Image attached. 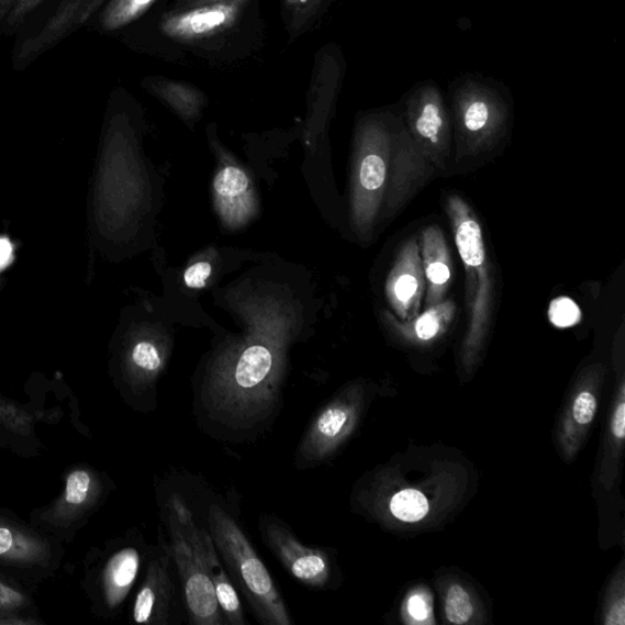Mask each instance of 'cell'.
Instances as JSON below:
<instances>
[{"label": "cell", "mask_w": 625, "mask_h": 625, "mask_svg": "<svg viewBox=\"0 0 625 625\" xmlns=\"http://www.w3.org/2000/svg\"><path fill=\"white\" fill-rule=\"evenodd\" d=\"M601 617L605 625H624L625 623V572L623 562L617 573L610 581L605 599H603Z\"/></svg>", "instance_id": "d4e9b609"}, {"label": "cell", "mask_w": 625, "mask_h": 625, "mask_svg": "<svg viewBox=\"0 0 625 625\" xmlns=\"http://www.w3.org/2000/svg\"><path fill=\"white\" fill-rule=\"evenodd\" d=\"M200 542L208 574H210L213 583L224 625H246L247 621L238 592L222 563L221 555H219L208 529L201 528Z\"/></svg>", "instance_id": "5bb4252c"}, {"label": "cell", "mask_w": 625, "mask_h": 625, "mask_svg": "<svg viewBox=\"0 0 625 625\" xmlns=\"http://www.w3.org/2000/svg\"><path fill=\"white\" fill-rule=\"evenodd\" d=\"M280 5L290 43L310 34L323 20L320 0H280Z\"/></svg>", "instance_id": "603a6c76"}, {"label": "cell", "mask_w": 625, "mask_h": 625, "mask_svg": "<svg viewBox=\"0 0 625 625\" xmlns=\"http://www.w3.org/2000/svg\"><path fill=\"white\" fill-rule=\"evenodd\" d=\"M141 85L188 122L199 119L208 103V97L200 87L188 81L163 75H149L142 79Z\"/></svg>", "instance_id": "2e32d148"}, {"label": "cell", "mask_w": 625, "mask_h": 625, "mask_svg": "<svg viewBox=\"0 0 625 625\" xmlns=\"http://www.w3.org/2000/svg\"><path fill=\"white\" fill-rule=\"evenodd\" d=\"M444 122L440 111L434 104H426L418 120H416V133L427 142L429 150H440V133Z\"/></svg>", "instance_id": "484cf974"}, {"label": "cell", "mask_w": 625, "mask_h": 625, "mask_svg": "<svg viewBox=\"0 0 625 625\" xmlns=\"http://www.w3.org/2000/svg\"><path fill=\"white\" fill-rule=\"evenodd\" d=\"M404 616L409 623H429L433 617L431 596L423 591L413 592L404 602Z\"/></svg>", "instance_id": "83f0119b"}, {"label": "cell", "mask_w": 625, "mask_h": 625, "mask_svg": "<svg viewBox=\"0 0 625 625\" xmlns=\"http://www.w3.org/2000/svg\"><path fill=\"white\" fill-rule=\"evenodd\" d=\"M13 534L7 528H0V556L10 551L13 546Z\"/></svg>", "instance_id": "e575fe53"}, {"label": "cell", "mask_w": 625, "mask_h": 625, "mask_svg": "<svg viewBox=\"0 0 625 625\" xmlns=\"http://www.w3.org/2000/svg\"><path fill=\"white\" fill-rule=\"evenodd\" d=\"M210 532L235 587L243 592L261 625H292L291 613L266 565L237 522L221 504L208 509Z\"/></svg>", "instance_id": "3957f363"}, {"label": "cell", "mask_w": 625, "mask_h": 625, "mask_svg": "<svg viewBox=\"0 0 625 625\" xmlns=\"http://www.w3.org/2000/svg\"><path fill=\"white\" fill-rule=\"evenodd\" d=\"M12 245L9 244V241L4 238H0V269L4 268L10 258H12Z\"/></svg>", "instance_id": "8d00e7d4"}, {"label": "cell", "mask_w": 625, "mask_h": 625, "mask_svg": "<svg viewBox=\"0 0 625 625\" xmlns=\"http://www.w3.org/2000/svg\"><path fill=\"white\" fill-rule=\"evenodd\" d=\"M548 320L559 328L572 327L581 321V312L573 300L558 298L548 309Z\"/></svg>", "instance_id": "4316f807"}, {"label": "cell", "mask_w": 625, "mask_h": 625, "mask_svg": "<svg viewBox=\"0 0 625 625\" xmlns=\"http://www.w3.org/2000/svg\"><path fill=\"white\" fill-rule=\"evenodd\" d=\"M425 276L418 241L411 239L400 252L387 282V294L402 320H413L423 298Z\"/></svg>", "instance_id": "7c38bea8"}, {"label": "cell", "mask_w": 625, "mask_h": 625, "mask_svg": "<svg viewBox=\"0 0 625 625\" xmlns=\"http://www.w3.org/2000/svg\"><path fill=\"white\" fill-rule=\"evenodd\" d=\"M130 364L137 388L155 393L156 382L166 365V349L163 345L150 339H139L131 349Z\"/></svg>", "instance_id": "ffe728a7"}, {"label": "cell", "mask_w": 625, "mask_h": 625, "mask_svg": "<svg viewBox=\"0 0 625 625\" xmlns=\"http://www.w3.org/2000/svg\"><path fill=\"white\" fill-rule=\"evenodd\" d=\"M23 595L19 594L18 591L0 583V609H16L23 603Z\"/></svg>", "instance_id": "d6a6232c"}, {"label": "cell", "mask_w": 625, "mask_h": 625, "mask_svg": "<svg viewBox=\"0 0 625 625\" xmlns=\"http://www.w3.org/2000/svg\"><path fill=\"white\" fill-rule=\"evenodd\" d=\"M391 171V156L383 139L361 145L354 191V219L361 234L370 232L377 221Z\"/></svg>", "instance_id": "9c48e42d"}, {"label": "cell", "mask_w": 625, "mask_h": 625, "mask_svg": "<svg viewBox=\"0 0 625 625\" xmlns=\"http://www.w3.org/2000/svg\"><path fill=\"white\" fill-rule=\"evenodd\" d=\"M216 2H223V0H171L168 8L174 10H182Z\"/></svg>", "instance_id": "836d02e7"}, {"label": "cell", "mask_w": 625, "mask_h": 625, "mask_svg": "<svg viewBox=\"0 0 625 625\" xmlns=\"http://www.w3.org/2000/svg\"><path fill=\"white\" fill-rule=\"evenodd\" d=\"M423 268L427 281V306L442 303L453 279L451 254H449L442 228L431 226L424 230Z\"/></svg>", "instance_id": "9a60e30c"}, {"label": "cell", "mask_w": 625, "mask_h": 625, "mask_svg": "<svg viewBox=\"0 0 625 625\" xmlns=\"http://www.w3.org/2000/svg\"><path fill=\"white\" fill-rule=\"evenodd\" d=\"M366 389L353 383L316 412L298 446L294 467L313 469L331 460L357 431L366 409Z\"/></svg>", "instance_id": "8992f818"}, {"label": "cell", "mask_w": 625, "mask_h": 625, "mask_svg": "<svg viewBox=\"0 0 625 625\" xmlns=\"http://www.w3.org/2000/svg\"><path fill=\"white\" fill-rule=\"evenodd\" d=\"M332 3V0H320V10H321V15L322 18L324 16L328 4Z\"/></svg>", "instance_id": "74e56055"}, {"label": "cell", "mask_w": 625, "mask_h": 625, "mask_svg": "<svg viewBox=\"0 0 625 625\" xmlns=\"http://www.w3.org/2000/svg\"><path fill=\"white\" fill-rule=\"evenodd\" d=\"M259 532L268 550L301 584L314 590L332 587L335 565L326 548L302 544L290 526L274 514L261 515Z\"/></svg>", "instance_id": "52a82bcc"}, {"label": "cell", "mask_w": 625, "mask_h": 625, "mask_svg": "<svg viewBox=\"0 0 625 625\" xmlns=\"http://www.w3.org/2000/svg\"><path fill=\"white\" fill-rule=\"evenodd\" d=\"M214 192L219 213L232 226L245 224L255 212V200L244 170L225 167L217 172Z\"/></svg>", "instance_id": "4fadbf2b"}, {"label": "cell", "mask_w": 625, "mask_h": 625, "mask_svg": "<svg viewBox=\"0 0 625 625\" xmlns=\"http://www.w3.org/2000/svg\"><path fill=\"white\" fill-rule=\"evenodd\" d=\"M605 368L588 367L570 390L556 426V445L566 462L572 460L585 445L599 410Z\"/></svg>", "instance_id": "ba28073f"}, {"label": "cell", "mask_w": 625, "mask_h": 625, "mask_svg": "<svg viewBox=\"0 0 625 625\" xmlns=\"http://www.w3.org/2000/svg\"><path fill=\"white\" fill-rule=\"evenodd\" d=\"M19 0H0V27L3 26L5 20L13 12Z\"/></svg>", "instance_id": "d590c367"}, {"label": "cell", "mask_w": 625, "mask_h": 625, "mask_svg": "<svg viewBox=\"0 0 625 625\" xmlns=\"http://www.w3.org/2000/svg\"><path fill=\"white\" fill-rule=\"evenodd\" d=\"M456 312L453 301H446L429 306L420 317H416L413 325H401L399 331L404 337L415 339V342H433L440 336L451 324Z\"/></svg>", "instance_id": "7402d4cb"}, {"label": "cell", "mask_w": 625, "mask_h": 625, "mask_svg": "<svg viewBox=\"0 0 625 625\" xmlns=\"http://www.w3.org/2000/svg\"><path fill=\"white\" fill-rule=\"evenodd\" d=\"M247 310L250 331L217 350L196 397L202 416L234 436L258 433L279 411L294 326L293 313L279 301Z\"/></svg>", "instance_id": "6da1fadb"}, {"label": "cell", "mask_w": 625, "mask_h": 625, "mask_svg": "<svg viewBox=\"0 0 625 625\" xmlns=\"http://www.w3.org/2000/svg\"><path fill=\"white\" fill-rule=\"evenodd\" d=\"M445 618L448 623L464 625L479 623V599L462 580H448L443 588Z\"/></svg>", "instance_id": "44dd1931"}, {"label": "cell", "mask_w": 625, "mask_h": 625, "mask_svg": "<svg viewBox=\"0 0 625 625\" xmlns=\"http://www.w3.org/2000/svg\"><path fill=\"white\" fill-rule=\"evenodd\" d=\"M625 440V381L620 376L616 392L613 394L612 409L606 434L605 448L601 459L599 479L607 491L617 487Z\"/></svg>", "instance_id": "e0dca14e"}, {"label": "cell", "mask_w": 625, "mask_h": 625, "mask_svg": "<svg viewBox=\"0 0 625 625\" xmlns=\"http://www.w3.org/2000/svg\"><path fill=\"white\" fill-rule=\"evenodd\" d=\"M489 122V108L481 102L471 104L466 112L465 124L469 133H479Z\"/></svg>", "instance_id": "1f68e13d"}, {"label": "cell", "mask_w": 625, "mask_h": 625, "mask_svg": "<svg viewBox=\"0 0 625 625\" xmlns=\"http://www.w3.org/2000/svg\"><path fill=\"white\" fill-rule=\"evenodd\" d=\"M424 157H397L394 159L393 174L390 183L389 207L392 203V210L404 202L405 197L410 194L416 178H420V163Z\"/></svg>", "instance_id": "cb8c5ba5"}, {"label": "cell", "mask_w": 625, "mask_h": 625, "mask_svg": "<svg viewBox=\"0 0 625 625\" xmlns=\"http://www.w3.org/2000/svg\"><path fill=\"white\" fill-rule=\"evenodd\" d=\"M212 276V266L207 261H199L183 274L186 287L190 289H203L205 282Z\"/></svg>", "instance_id": "4dcf8cb0"}, {"label": "cell", "mask_w": 625, "mask_h": 625, "mask_svg": "<svg viewBox=\"0 0 625 625\" xmlns=\"http://www.w3.org/2000/svg\"><path fill=\"white\" fill-rule=\"evenodd\" d=\"M172 562L178 568L186 610L194 625H224L200 542L201 526L188 503L172 493L167 502Z\"/></svg>", "instance_id": "5b68a950"}, {"label": "cell", "mask_w": 625, "mask_h": 625, "mask_svg": "<svg viewBox=\"0 0 625 625\" xmlns=\"http://www.w3.org/2000/svg\"><path fill=\"white\" fill-rule=\"evenodd\" d=\"M142 557L136 547H125L108 562L104 572L105 595L109 605L118 606L133 588Z\"/></svg>", "instance_id": "d6986e66"}, {"label": "cell", "mask_w": 625, "mask_h": 625, "mask_svg": "<svg viewBox=\"0 0 625 625\" xmlns=\"http://www.w3.org/2000/svg\"><path fill=\"white\" fill-rule=\"evenodd\" d=\"M170 2L171 0H108L98 13V29L104 34L127 31Z\"/></svg>", "instance_id": "ac0fdd59"}, {"label": "cell", "mask_w": 625, "mask_h": 625, "mask_svg": "<svg viewBox=\"0 0 625 625\" xmlns=\"http://www.w3.org/2000/svg\"><path fill=\"white\" fill-rule=\"evenodd\" d=\"M448 214L453 219L455 243L466 268L470 322L464 347V365L471 371L489 332L492 282L484 236L470 208L460 197L453 196L448 199Z\"/></svg>", "instance_id": "277c9868"}, {"label": "cell", "mask_w": 625, "mask_h": 625, "mask_svg": "<svg viewBox=\"0 0 625 625\" xmlns=\"http://www.w3.org/2000/svg\"><path fill=\"white\" fill-rule=\"evenodd\" d=\"M171 550L159 529L155 555L147 567L144 585L141 587L134 605V621L141 624L169 625L175 598L171 576Z\"/></svg>", "instance_id": "8fae6325"}, {"label": "cell", "mask_w": 625, "mask_h": 625, "mask_svg": "<svg viewBox=\"0 0 625 625\" xmlns=\"http://www.w3.org/2000/svg\"><path fill=\"white\" fill-rule=\"evenodd\" d=\"M107 2L108 0H63L46 23L15 47V68L24 69L72 32L89 24Z\"/></svg>", "instance_id": "30bf717a"}, {"label": "cell", "mask_w": 625, "mask_h": 625, "mask_svg": "<svg viewBox=\"0 0 625 625\" xmlns=\"http://www.w3.org/2000/svg\"><path fill=\"white\" fill-rule=\"evenodd\" d=\"M126 45L164 62L189 65L190 57L228 69L266 45L260 0H223L200 7L157 10L129 29Z\"/></svg>", "instance_id": "7a4b0ae2"}, {"label": "cell", "mask_w": 625, "mask_h": 625, "mask_svg": "<svg viewBox=\"0 0 625 625\" xmlns=\"http://www.w3.org/2000/svg\"><path fill=\"white\" fill-rule=\"evenodd\" d=\"M46 2L47 0H19L13 12L10 13L5 20L2 30H5L8 34H12V32L25 23L30 15L34 14L36 10Z\"/></svg>", "instance_id": "f546056e"}, {"label": "cell", "mask_w": 625, "mask_h": 625, "mask_svg": "<svg viewBox=\"0 0 625 625\" xmlns=\"http://www.w3.org/2000/svg\"><path fill=\"white\" fill-rule=\"evenodd\" d=\"M91 477L86 470H75L67 480V500L71 504H81L89 496Z\"/></svg>", "instance_id": "f1b7e54d"}]
</instances>
